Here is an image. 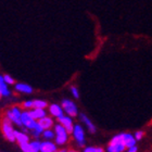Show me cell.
<instances>
[{
    "instance_id": "6da1fadb",
    "label": "cell",
    "mask_w": 152,
    "mask_h": 152,
    "mask_svg": "<svg viewBox=\"0 0 152 152\" xmlns=\"http://www.w3.org/2000/svg\"><path fill=\"white\" fill-rule=\"evenodd\" d=\"M126 146L123 141V134H118L111 139L108 147V152H124Z\"/></svg>"
},
{
    "instance_id": "7a4b0ae2",
    "label": "cell",
    "mask_w": 152,
    "mask_h": 152,
    "mask_svg": "<svg viewBox=\"0 0 152 152\" xmlns=\"http://www.w3.org/2000/svg\"><path fill=\"white\" fill-rule=\"evenodd\" d=\"M1 129H2L3 136L6 137L7 140H9V141H11V142L16 141L15 140V130L13 129L12 122H11L8 117H6V118L2 121V124H1Z\"/></svg>"
},
{
    "instance_id": "3957f363",
    "label": "cell",
    "mask_w": 152,
    "mask_h": 152,
    "mask_svg": "<svg viewBox=\"0 0 152 152\" xmlns=\"http://www.w3.org/2000/svg\"><path fill=\"white\" fill-rule=\"evenodd\" d=\"M54 132H56V143L58 146H62L69 139V132L64 126L61 124H57L54 126Z\"/></svg>"
},
{
    "instance_id": "277c9868",
    "label": "cell",
    "mask_w": 152,
    "mask_h": 152,
    "mask_svg": "<svg viewBox=\"0 0 152 152\" xmlns=\"http://www.w3.org/2000/svg\"><path fill=\"white\" fill-rule=\"evenodd\" d=\"M7 117L9 118L12 123H14L18 126H23L22 123V112L18 107H13L12 109H10L9 111L7 112Z\"/></svg>"
},
{
    "instance_id": "5b68a950",
    "label": "cell",
    "mask_w": 152,
    "mask_h": 152,
    "mask_svg": "<svg viewBox=\"0 0 152 152\" xmlns=\"http://www.w3.org/2000/svg\"><path fill=\"white\" fill-rule=\"evenodd\" d=\"M62 108H63L64 112L71 117L76 116L77 113H78V110H77L76 104L73 101L69 100V99H64L63 101H62Z\"/></svg>"
},
{
    "instance_id": "8992f818",
    "label": "cell",
    "mask_w": 152,
    "mask_h": 152,
    "mask_svg": "<svg viewBox=\"0 0 152 152\" xmlns=\"http://www.w3.org/2000/svg\"><path fill=\"white\" fill-rule=\"evenodd\" d=\"M22 123L23 126H25L27 129L33 130L36 127L38 122H36L29 114V112H22Z\"/></svg>"
},
{
    "instance_id": "52a82bcc",
    "label": "cell",
    "mask_w": 152,
    "mask_h": 152,
    "mask_svg": "<svg viewBox=\"0 0 152 152\" xmlns=\"http://www.w3.org/2000/svg\"><path fill=\"white\" fill-rule=\"evenodd\" d=\"M72 134H73V137L76 140V142L78 143V146L83 147L85 145V134H84V129L80 125H75Z\"/></svg>"
},
{
    "instance_id": "ba28073f",
    "label": "cell",
    "mask_w": 152,
    "mask_h": 152,
    "mask_svg": "<svg viewBox=\"0 0 152 152\" xmlns=\"http://www.w3.org/2000/svg\"><path fill=\"white\" fill-rule=\"evenodd\" d=\"M40 145L39 141H32L24 145H21V149L23 152H39L40 151Z\"/></svg>"
},
{
    "instance_id": "9c48e42d",
    "label": "cell",
    "mask_w": 152,
    "mask_h": 152,
    "mask_svg": "<svg viewBox=\"0 0 152 152\" xmlns=\"http://www.w3.org/2000/svg\"><path fill=\"white\" fill-rule=\"evenodd\" d=\"M59 122L62 126H64L66 128V130L69 133H73L74 130V125H73V120L71 118V116H61L59 117Z\"/></svg>"
},
{
    "instance_id": "30bf717a",
    "label": "cell",
    "mask_w": 152,
    "mask_h": 152,
    "mask_svg": "<svg viewBox=\"0 0 152 152\" xmlns=\"http://www.w3.org/2000/svg\"><path fill=\"white\" fill-rule=\"evenodd\" d=\"M123 141H124V145L126 146V148H132V147L136 146L137 139L135 138V136L132 135V134L124 133L123 134Z\"/></svg>"
},
{
    "instance_id": "8fae6325",
    "label": "cell",
    "mask_w": 152,
    "mask_h": 152,
    "mask_svg": "<svg viewBox=\"0 0 152 152\" xmlns=\"http://www.w3.org/2000/svg\"><path fill=\"white\" fill-rule=\"evenodd\" d=\"M57 146L51 141H44L40 145V152H56Z\"/></svg>"
},
{
    "instance_id": "7c38bea8",
    "label": "cell",
    "mask_w": 152,
    "mask_h": 152,
    "mask_svg": "<svg viewBox=\"0 0 152 152\" xmlns=\"http://www.w3.org/2000/svg\"><path fill=\"white\" fill-rule=\"evenodd\" d=\"M63 111H64L63 108H61L60 105H58V104H51L50 107H49V112H50V114L52 116L57 117V118L63 116Z\"/></svg>"
},
{
    "instance_id": "4fadbf2b",
    "label": "cell",
    "mask_w": 152,
    "mask_h": 152,
    "mask_svg": "<svg viewBox=\"0 0 152 152\" xmlns=\"http://www.w3.org/2000/svg\"><path fill=\"white\" fill-rule=\"evenodd\" d=\"M15 140L18 141V143H19L20 146H21V145L29 142V137L25 133H23V132L15 130Z\"/></svg>"
},
{
    "instance_id": "5bb4252c",
    "label": "cell",
    "mask_w": 152,
    "mask_h": 152,
    "mask_svg": "<svg viewBox=\"0 0 152 152\" xmlns=\"http://www.w3.org/2000/svg\"><path fill=\"white\" fill-rule=\"evenodd\" d=\"M29 114L32 115V117L34 120H41L42 117L47 116L46 115V111H45L44 109H36V108H33V110L29 111Z\"/></svg>"
},
{
    "instance_id": "9a60e30c",
    "label": "cell",
    "mask_w": 152,
    "mask_h": 152,
    "mask_svg": "<svg viewBox=\"0 0 152 152\" xmlns=\"http://www.w3.org/2000/svg\"><path fill=\"white\" fill-rule=\"evenodd\" d=\"M38 123H39V125H40L44 129H50L51 127L53 126V120L49 116L42 117L41 120L38 121Z\"/></svg>"
},
{
    "instance_id": "2e32d148",
    "label": "cell",
    "mask_w": 152,
    "mask_h": 152,
    "mask_svg": "<svg viewBox=\"0 0 152 152\" xmlns=\"http://www.w3.org/2000/svg\"><path fill=\"white\" fill-rule=\"evenodd\" d=\"M15 90L19 92H23V94H32L33 88L27 84H24V83H19L15 85Z\"/></svg>"
},
{
    "instance_id": "e0dca14e",
    "label": "cell",
    "mask_w": 152,
    "mask_h": 152,
    "mask_svg": "<svg viewBox=\"0 0 152 152\" xmlns=\"http://www.w3.org/2000/svg\"><path fill=\"white\" fill-rule=\"evenodd\" d=\"M79 116H80V120H82L83 122L85 123V125L87 126V128H88L89 132H90L91 134H95L96 133V126L91 123V121L89 120L88 117L86 116V115L84 113H82L80 115H79Z\"/></svg>"
},
{
    "instance_id": "ac0fdd59",
    "label": "cell",
    "mask_w": 152,
    "mask_h": 152,
    "mask_svg": "<svg viewBox=\"0 0 152 152\" xmlns=\"http://www.w3.org/2000/svg\"><path fill=\"white\" fill-rule=\"evenodd\" d=\"M7 85H8V84L4 82L3 76H1V77H0V95L2 96V97H8V96L10 95V91Z\"/></svg>"
},
{
    "instance_id": "d6986e66",
    "label": "cell",
    "mask_w": 152,
    "mask_h": 152,
    "mask_svg": "<svg viewBox=\"0 0 152 152\" xmlns=\"http://www.w3.org/2000/svg\"><path fill=\"white\" fill-rule=\"evenodd\" d=\"M54 135H56V132H53V130L51 129H45L44 133H42V136H44L45 139H52V138H56L54 137Z\"/></svg>"
},
{
    "instance_id": "ffe728a7",
    "label": "cell",
    "mask_w": 152,
    "mask_h": 152,
    "mask_svg": "<svg viewBox=\"0 0 152 152\" xmlns=\"http://www.w3.org/2000/svg\"><path fill=\"white\" fill-rule=\"evenodd\" d=\"M46 107H47V102L44 100H34V108L45 109Z\"/></svg>"
},
{
    "instance_id": "44dd1931",
    "label": "cell",
    "mask_w": 152,
    "mask_h": 152,
    "mask_svg": "<svg viewBox=\"0 0 152 152\" xmlns=\"http://www.w3.org/2000/svg\"><path fill=\"white\" fill-rule=\"evenodd\" d=\"M104 150L100 148V147H88V148H85L83 152H103Z\"/></svg>"
},
{
    "instance_id": "7402d4cb",
    "label": "cell",
    "mask_w": 152,
    "mask_h": 152,
    "mask_svg": "<svg viewBox=\"0 0 152 152\" xmlns=\"http://www.w3.org/2000/svg\"><path fill=\"white\" fill-rule=\"evenodd\" d=\"M3 79H4V82H6L8 85H13V84H14V79L10 75H3Z\"/></svg>"
},
{
    "instance_id": "603a6c76",
    "label": "cell",
    "mask_w": 152,
    "mask_h": 152,
    "mask_svg": "<svg viewBox=\"0 0 152 152\" xmlns=\"http://www.w3.org/2000/svg\"><path fill=\"white\" fill-rule=\"evenodd\" d=\"M23 108H25V109L34 108V101H31V100H27V101L23 102Z\"/></svg>"
},
{
    "instance_id": "cb8c5ba5",
    "label": "cell",
    "mask_w": 152,
    "mask_h": 152,
    "mask_svg": "<svg viewBox=\"0 0 152 152\" xmlns=\"http://www.w3.org/2000/svg\"><path fill=\"white\" fill-rule=\"evenodd\" d=\"M71 91H72V94H73V97L75 99H78L79 98V94H78V90H77V88H76V87H72V88H71Z\"/></svg>"
},
{
    "instance_id": "d4e9b609",
    "label": "cell",
    "mask_w": 152,
    "mask_h": 152,
    "mask_svg": "<svg viewBox=\"0 0 152 152\" xmlns=\"http://www.w3.org/2000/svg\"><path fill=\"white\" fill-rule=\"evenodd\" d=\"M135 138H136L137 140H140L141 138H142V136H143V132H140V130H138V132H136L135 133Z\"/></svg>"
},
{
    "instance_id": "484cf974",
    "label": "cell",
    "mask_w": 152,
    "mask_h": 152,
    "mask_svg": "<svg viewBox=\"0 0 152 152\" xmlns=\"http://www.w3.org/2000/svg\"><path fill=\"white\" fill-rule=\"evenodd\" d=\"M56 152H67L66 150H64V149H61V150H57Z\"/></svg>"
},
{
    "instance_id": "4316f807",
    "label": "cell",
    "mask_w": 152,
    "mask_h": 152,
    "mask_svg": "<svg viewBox=\"0 0 152 152\" xmlns=\"http://www.w3.org/2000/svg\"><path fill=\"white\" fill-rule=\"evenodd\" d=\"M67 152H77V151L74 150V149H71V150H67Z\"/></svg>"
}]
</instances>
